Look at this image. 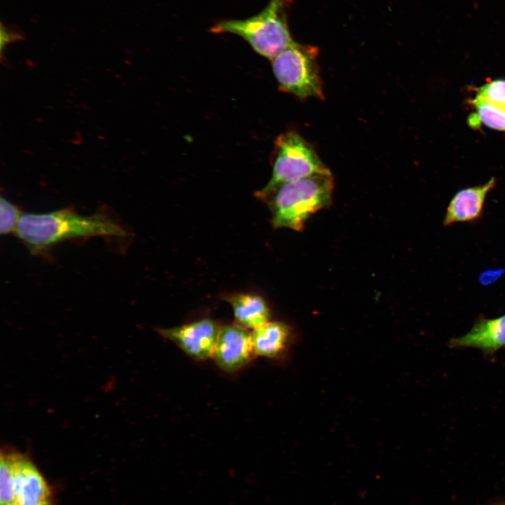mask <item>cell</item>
<instances>
[{"label": "cell", "mask_w": 505, "mask_h": 505, "mask_svg": "<svg viewBox=\"0 0 505 505\" xmlns=\"http://www.w3.org/2000/svg\"><path fill=\"white\" fill-rule=\"evenodd\" d=\"M15 232L34 252L73 238L127 236L121 224L104 214L82 215L69 208L45 213H24Z\"/></svg>", "instance_id": "1"}, {"label": "cell", "mask_w": 505, "mask_h": 505, "mask_svg": "<svg viewBox=\"0 0 505 505\" xmlns=\"http://www.w3.org/2000/svg\"><path fill=\"white\" fill-rule=\"evenodd\" d=\"M334 180L330 175H314L283 184L262 196L268 200L274 228L300 231L314 213L328 207Z\"/></svg>", "instance_id": "2"}, {"label": "cell", "mask_w": 505, "mask_h": 505, "mask_svg": "<svg viewBox=\"0 0 505 505\" xmlns=\"http://www.w3.org/2000/svg\"><path fill=\"white\" fill-rule=\"evenodd\" d=\"M291 5L292 0H270L255 15L243 20L220 21L210 31L236 34L258 54L271 60L294 42L288 22Z\"/></svg>", "instance_id": "3"}, {"label": "cell", "mask_w": 505, "mask_h": 505, "mask_svg": "<svg viewBox=\"0 0 505 505\" xmlns=\"http://www.w3.org/2000/svg\"><path fill=\"white\" fill-rule=\"evenodd\" d=\"M318 54L317 47L294 41L274 58L272 70L281 90L301 100H323Z\"/></svg>", "instance_id": "4"}, {"label": "cell", "mask_w": 505, "mask_h": 505, "mask_svg": "<svg viewBox=\"0 0 505 505\" xmlns=\"http://www.w3.org/2000/svg\"><path fill=\"white\" fill-rule=\"evenodd\" d=\"M330 174L314 147L297 132L288 131L275 141L272 175L257 196L262 198L289 182L314 175Z\"/></svg>", "instance_id": "5"}, {"label": "cell", "mask_w": 505, "mask_h": 505, "mask_svg": "<svg viewBox=\"0 0 505 505\" xmlns=\"http://www.w3.org/2000/svg\"><path fill=\"white\" fill-rule=\"evenodd\" d=\"M13 472L14 502L19 505H53L51 487L26 455L7 450Z\"/></svg>", "instance_id": "6"}, {"label": "cell", "mask_w": 505, "mask_h": 505, "mask_svg": "<svg viewBox=\"0 0 505 505\" xmlns=\"http://www.w3.org/2000/svg\"><path fill=\"white\" fill-rule=\"evenodd\" d=\"M220 329L215 321L205 318L177 327L159 328L157 332L190 357L202 361L212 357Z\"/></svg>", "instance_id": "7"}, {"label": "cell", "mask_w": 505, "mask_h": 505, "mask_svg": "<svg viewBox=\"0 0 505 505\" xmlns=\"http://www.w3.org/2000/svg\"><path fill=\"white\" fill-rule=\"evenodd\" d=\"M251 333L238 325L220 326L212 357L217 365L234 372L247 365L255 356Z\"/></svg>", "instance_id": "8"}, {"label": "cell", "mask_w": 505, "mask_h": 505, "mask_svg": "<svg viewBox=\"0 0 505 505\" xmlns=\"http://www.w3.org/2000/svg\"><path fill=\"white\" fill-rule=\"evenodd\" d=\"M450 348L471 347L491 355L505 346V314L494 318H481L465 335L452 338Z\"/></svg>", "instance_id": "9"}, {"label": "cell", "mask_w": 505, "mask_h": 505, "mask_svg": "<svg viewBox=\"0 0 505 505\" xmlns=\"http://www.w3.org/2000/svg\"><path fill=\"white\" fill-rule=\"evenodd\" d=\"M495 181L492 177L485 184L457 192L447 207L443 224L450 225L478 219L482 214L486 196L494 187Z\"/></svg>", "instance_id": "10"}, {"label": "cell", "mask_w": 505, "mask_h": 505, "mask_svg": "<svg viewBox=\"0 0 505 505\" xmlns=\"http://www.w3.org/2000/svg\"><path fill=\"white\" fill-rule=\"evenodd\" d=\"M251 339L255 355L276 358L288 347L291 330L282 322H267L252 330Z\"/></svg>", "instance_id": "11"}, {"label": "cell", "mask_w": 505, "mask_h": 505, "mask_svg": "<svg viewBox=\"0 0 505 505\" xmlns=\"http://www.w3.org/2000/svg\"><path fill=\"white\" fill-rule=\"evenodd\" d=\"M231 304L236 324L245 329H255L269 322L270 313L264 299L250 293H236L225 297Z\"/></svg>", "instance_id": "12"}, {"label": "cell", "mask_w": 505, "mask_h": 505, "mask_svg": "<svg viewBox=\"0 0 505 505\" xmlns=\"http://www.w3.org/2000/svg\"><path fill=\"white\" fill-rule=\"evenodd\" d=\"M472 104L476 112L469 117L471 126L482 123L491 129L505 131V109L476 97Z\"/></svg>", "instance_id": "13"}, {"label": "cell", "mask_w": 505, "mask_h": 505, "mask_svg": "<svg viewBox=\"0 0 505 505\" xmlns=\"http://www.w3.org/2000/svg\"><path fill=\"white\" fill-rule=\"evenodd\" d=\"M0 502H14L13 472L6 450H1L0 458Z\"/></svg>", "instance_id": "14"}, {"label": "cell", "mask_w": 505, "mask_h": 505, "mask_svg": "<svg viewBox=\"0 0 505 505\" xmlns=\"http://www.w3.org/2000/svg\"><path fill=\"white\" fill-rule=\"evenodd\" d=\"M475 97L505 109V79L493 80L477 88Z\"/></svg>", "instance_id": "15"}, {"label": "cell", "mask_w": 505, "mask_h": 505, "mask_svg": "<svg viewBox=\"0 0 505 505\" xmlns=\"http://www.w3.org/2000/svg\"><path fill=\"white\" fill-rule=\"evenodd\" d=\"M0 233L1 235L15 231L22 214L19 208L8 199L1 197Z\"/></svg>", "instance_id": "16"}, {"label": "cell", "mask_w": 505, "mask_h": 505, "mask_svg": "<svg viewBox=\"0 0 505 505\" xmlns=\"http://www.w3.org/2000/svg\"><path fill=\"white\" fill-rule=\"evenodd\" d=\"M21 39V36L15 33L12 34L1 27V52L10 43Z\"/></svg>", "instance_id": "17"}, {"label": "cell", "mask_w": 505, "mask_h": 505, "mask_svg": "<svg viewBox=\"0 0 505 505\" xmlns=\"http://www.w3.org/2000/svg\"><path fill=\"white\" fill-rule=\"evenodd\" d=\"M6 505H19V504H18L15 503V502H11V503L8 504H6Z\"/></svg>", "instance_id": "18"}]
</instances>
